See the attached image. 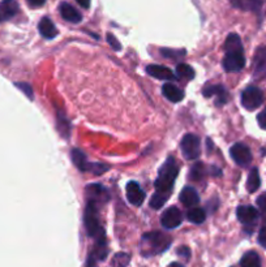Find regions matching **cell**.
<instances>
[{
  "mask_svg": "<svg viewBox=\"0 0 266 267\" xmlns=\"http://www.w3.org/2000/svg\"><path fill=\"white\" fill-rule=\"evenodd\" d=\"M224 55L222 65L226 72H239L245 67V56L244 50H243L242 41L238 34H230L227 36L226 42H224Z\"/></svg>",
  "mask_w": 266,
  "mask_h": 267,
  "instance_id": "1",
  "label": "cell"
},
{
  "mask_svg": "<svg viewBox=\"0 0 266 267\" xmlns=\"http://www.w3.org/2000/svg\"><path fill=\"white\" fill-rule=\"evenodd\" d=\"M171 245V239L162 232H149L141 239V254L145 257L159 254L169 249Z\"/></svg>",
  "mask_w": 266,
  "mask_h": 267,
  "instance_id": "2",
  "label": "cell"
},
{
  "mask_svg": "<svg viewBox=\"0 0 266 267\" xmlns=\"http://www.w3.org/2000/svg\"><path fill=\"white\" fill-rule=\"evenodd\" d=\"M179 167L176 163L175 158L170 157L166 159L162 167H160L159 172H158V177L155 180L154 185L158 192H164V193H171L174 188V182H175L176 177H178Z\"/></svg>",
  "mask_w": 266,
  "mask_h": 267,
  "instance_id": "3",
  "label": "cell"
},
{
  "mask_svg": "<svg viewBox=\"0 0 266 267\" xmlns=\"http://www.w3.org/2000/svg\"><path fill=\"white\" fill-rule=\"evenodd\" d=\"M97 205V202L89 201L88 206L85 209L84 215V223L86 232H88V236L94 237L95 240L101 239V237H105V231H103L99 222V211H98Z\"/></svg>",
  "mask_w": 266,
  "mask_h": 267,
  "instance_id": "4",
  "label": "cell"
},
{
  "mask_svg": "<svg viewBox=\"0 0 266 267\" xmlns=\"http://www.w3.org/2000/svg\"><path fill=\"white\" fill-rule=\"evenodd\" d=\"M263 102V93L257 86H248L242 93V104L244 108L253 111L257 109Z\"/></svg>",
  "mask_w": 266,
  "mask_h": 267,
  "instance_id": "5",
  "label": "cell"
},
{
  "mask_svg": "<svg viewBox=\"0 0 266 267\" xmlns=\"http://www.w3.org/2000/svg\"><path fill=\"white\" fill-rule=\"evenodd\" d=\"M180 149H182L183 157L188 161H194L198 158L200 150H201L198 137L194 134H185L180 142Z\"/></svg>",
  "mask_w": 266,
  "mask_h": 267,
  "instance_id": "6",
  "label": "cell"
},
{
  "mask_svg": "<svg viewBox=\"0 0 266 267\" xmlns=\"http://www.w3.org/2000/svg\"><path fill=\"white\" fill-rule=\"evenodd\" d=\"M230 154H231V158L234 159V162H235L238 166H240V167H247V166L251 164L252 162L251 149H249L247 145H244V143L242 142L235 143V145L230 149Z\"/></svg>",
  "mask_w": 266,
  "mask_h": 267,
  "instance_id": "7",
  "label": "cell"
},
{
  "mask_svg": "<svg viewBox=\"0 0 266 267\" xmlns=\"http://www.w3.org/2000/svg\"><path fill=\"white\" fill-rule=\"evenodd\" d=\"M183 222V214L182 211L175 206H171L166 209L160 216V224L163 225L167 230H174V228L179 227Z\"/></svg>",
  "mask_w": 266,
  "mask_h": 267,
  "instance_id": "8",
  "label": "cell"
},
{
  "mask_svg": "<svg viewBox=\"0 0 266 267\" xmlns=\"http://www.w3.org/2000/svg\"><path fill=\"white\" fill-rule=\"evenodd\" d=\"M253 77L256 80L266 79V46H261L254 52Z\"/></svg>",
  "mask_w": 266,
  "mask_h": 267,
  "instance_id": "9",
  "label": "cell"
},
{
  "mask_svg": "<svg viewBox=\"0 0 266 267\" xmlns=\"http://www.w3.org/2000/svg\"><path fill=\"white\" fill-rule=\"evenodd\" d=\"M236 216H238L239 222H242L243 224H253L258 218V211L253 206L242 205L236 210Z\"/></svg>",
  "mask_w": 266,
  "mask_h": 267,
  "instance_id": "10",
  "label": "cell"
},
{
  "mask_svg": "<svg viewBox=\"0 0 266 267\" xmlns=\"http://www.w3.org/2000/svg\"><path fill=\"white\" fill-rule=\"evenodd\" d=\"M127 198L133 206H141L145 200V192L140 188L136 181H129L127 185Z\"/></svg>",
  "mask_w": 266,
  "mask_h": 267,
  "instance_id": "11",
  "label": "cell"
},
{
  "mask_svg": "<svg viewBox=\"0 0 266 267\" xmlns=\"http://www.w3.org/2000/svg\"><path fill=\"white\" fill-rule=\"evenodd\" d=\"M86 195L89 196V201H94L97 204L109 200V193L101 184H89L86 186Z\"/></svg>",
  "mask_w": 266,
  "mask_h": 267,
  "instance_id": "12",
  "label": "cell"
},
{
  "mask_svg": "<svg viewBox=\"0 0 266 267\" xmlns=\"http://www.w3.org/2000/svg\"><path fill=\"white\" fill-rule=\"evenodd\" d=\"M146 72H148L150 76L154 77V79L163 80V81L175 79V74H174L173 70L170 69V68L163 67V65H157V64L148 65V67H146Z\"/></svg>",
  "mask_w": 266,
  "mask_h": 267,
  "instance_id": "13",
  "label": "cell"
},
{
  "mask_svg": "<svg viewBox=\"0 0 266 267\" xmlns=\"http://www.w3.org/2000/svg\"><path fill=\"white\" fill-rule=\"evenodd\" d=\"M59 11H60L61 17H63L65 21L72 22V24H79V22L82 21L81 13H80L76 8H73L71 4L65 3V2L60 4Z\"/></svg>",
  "mask_w": 266,
  "mask_h": 267,
  "instance_id": "14",
  "label": "cell"
},
{
  "mask_svg": "<svg viewBox=\"0 0 266 267\" xmlns=\"http://www.w3.org/2000/svg\"><path fill=\"white\" fill-rule=\"evenodd\" d=\"M231 6L240 11H248V12H260L262 7V0H230Z\"/></svg>",
  "mask_w": 266,
  "mask_h": 267,
  "instance_id": "15",
  "label": "cell"
},
{
  "mask_svg": "<svg viewBox=\"0 0 266 267\" xmlns=\"http://www.w3.org/2000/svg\"><path fill=\"white\" fill-rule=\"evenodd\" d=\"M204 97H213V95H215L217 97V104L218 106H222V104H224L227 102V97H228V94H227L226 89L223 88L222 85H213V86H208V88L204 89Z\"/></svg>",
  "mask_w": 266,
  "mask_h": 267,
  "instance_id": "16",
  "label": "cell"
},
{
  "mask_svg": "<svg viewBox=\"0 0 266 267\" xmlns=\"http://www.w3.org/2000/svg\"><path fill=\"white\" fill-rule=\"evenodd\" d=\"M179 200L187 207H193L200 202V197L198 195H197L196 189L192 188V186H185V188L180 192Z\"/></svg>",
  "mask_w": 266,
  "mask_h": 267,
  "instance_id": "17",
  "label": "cell"
},
{
  "mask_svg": "<svg viewBox=\"0 0 266 267\" xmlns=\"http://www.w3.org/2000/svg\"><path fill=\"white\" fill-rule=\"evenodd\" d=\"M38 29H40V33L42 34V36H45L47 40H52L58 35V29L54 25V22L50 20V17H43L40 21Z\"/></svg>",
  "mask_w": 266,
  "mask_h": 267,
  "instance_id": "18",
  "label": "cell"
},
{
  "mask_svg": "<svg viewBox=\"0 0 266 267\" xmlns=\"http://www.w3.org/2000/svg\"><path fill=\"white\" fill-rule=\"evenodd\" d=\"M162 93H163V95L167 99L174 102V103H178V102L183 100V98H184V93L178 86L173 85V84H164L162 86Z\"/></svg>",
  "mask_w": 266,
  "mask_h": 267,
  "instance_id": "19",
  "label": "cell"
},
{
  "mask_svg": "<svg viewBox=\"0 0 266 267\" xmlns=\"http://www.w3.org/2000/svg\"><path fill=\"white\" fill-rule=\"evenodd\" d=\"M71 158H72L73 164H75L76 167L79 168L80 171H82V172H86V171H88L89 164L90 163H88L86 155H85L81 150L73 149L72 151H71Z\"/></svg>",
  "mask_w": 266,
  "mask_h": 267,
  "instance_id": "20",
  "label": "cell"
},
{
  "mask_svg": "<svg viewBox=\"0 0 266 267\" xmlns=\"http://www.w3.org/2000/svg\"><path fill=\"white\" fill-rule=\"evenodd\" d=\"M240 266L242 267H261L260 255H258L256 252H253V250L245 253V254L243 255L242 261H240Z\"/></svg>",
  "mask_w": 266,
  "mask_h": 267,
  "instance_id": "21",
  "label": "cell"
},
{
  "mask_svg": "<svg viewBox=\"0 0 266 267\" xmlns=\"http://www.w3.org/2000/svg\"><path fill=\"white\" fill-rule=\"evenodd\" d=\"M0 8L3 11L4 16H6V20L12 18L18 12V4L16 0H3L0 3Z\"/></svg>",
  "mask_w": 266,
  "mask_h": 267,
  "instance_id": "22",
  "label": "cell"
},
{
  "mask_svg": "<svg viewBox=\"0 0 266 267\" xmlns=\"http://www.w3.org/2000/svg\"><path fill=\"white\" fill-rule=\"evenodd\" d=\"M171 193H164V192H155L153 197L150 198V207L154 210H159L160 207L164 206L167 201H169Z\"/></svg>",
  "mask_w": 266,
  "mask_h": 267,
  "instance_id": "23",
  "label": "cell"
},
{
  "mask_svg": "<svg viewBox=\"0 0 266 267\" xmlns=\"http://www.w3.org/2000/svg\"><path fill=\"white\" fill-rule=\"evenodd\" d=\"M261 185V179L260 175H258V170L257 168H253V170L249 172L248 180H247V190L249 193H254L257 190Z\"/></svg>",
  "mask_w": 266,
  "mask_h": 267,
  "instance_id": "24",
  "label": "cell"
},
{
  "mask_svg": "<svg viewBox=\"0 0 266 267\" xmlns=\"http://www.w3.org/2000/svg\"><path fill=\"white\" fill-rule=\"evenodd\" d=\"M187 218L189 222L194 223V224H201V223L205 222L206 219V214L203 209H200V207H193L188 211Z\"/></svg>",
  "mask_w": 266,
  "mask_h": 267,
  "instance_id": "25",
  "label": "cell"
},
{
  "mask_svg": "<svg viewBox=\"0 0 266 267\" xmlns=\"http://www.w3.org/2000/svg\"><path fill=\"white\" fill-rule=\"evenodd\" d=\"M130 261V255L128 253L124 252H119L114 255V258H112L111 266L112 267H127L129 264Z\"/></svg>",
  "mask_w": 266,
  "mask_h": 267,
  "instance_id": "26",
  "label": "cell"
},
{
  "mask_svg": "<svg viewBox=\"0 0 266 267\" xmlns=\"http://www.w3.org/2000/svg\"><path fill=\"white\" fill-rule=\"evenodd\" d=\"M176 73L182 79L185 80H192L194 77L193 68L191 65H188V64H179L178 67H176Z\"/></svg>",
  "mask_w": 266,
  "mask_h": 267,
  "instance_id": "27",
  "label": "cell"
},
{
  "mask_svg": "<svg viewBox=\"0 0 266 267\" xmlns=\"http://www.w3.org/2000/svg\"><path fill=\"white\" fill-rule=\"evenodd\" d=\"M160 54L162 56L167 59H182L187 55L185 50H173V49H160Z\"/></svg>",
  "mask_w": 266,
  "mask_h": 267,
  "instance_id": "28",
  "label": "cell"
},
{
  "mask_svg": "<svg viewBox=\"0 0 266 267\" xmlns=\"http://www.w3.org/2000/svg\"><path fill=\"white\" fill-rule=\"evenodd\" d=\"M204 175H205V167H204V164L197 163L191 168V172H189V179L193 180V181H198V180L203 179Z\"/></svg>",
  "mask_w": 266,
  "mask_h": 267,
  "instance_id": "29",
  "label": "cell"
},
{
  "mask_svg": "<svg viewBox=\"0 0 266 267\" xmlns=\"http://www.w3.org/2000/svg\"><path fill=\"white\" fill-rule=\"evenodd\" d=\"M58 123H59V131H60V133L63 134L64 137H68V133H70V128H71L68 120L64 119L60 113H58Z\"/></svg>",
  "mask_w": 266,
  "mask_h": 267,
  "instance_id": "30",
  "label": "cell"
},
{
  "mask_svg": "<svg viewBox=\"0 0 266 267\" xmlns=\"http://www.w3.org/2000/svg\"><path fill=\"white\" fill-rule=\"evenodd\" d=\"M107 170H109V167L102 163L89 164V168H88L89 172H93V173H95V175H102V173Z\"/></svg>",
  "mask_w": 266,
  "mask_h": 267,
  "instance_id": "31",
  "label": "cell"
},
{
  "mask_svg": "<svg viewBox=\"0 0 266 267\" xmlns=\"http://www.w3.org/2000/svg\"><path fill=\"white\" fill-rule=\"evenodd\" d=\"M16 86H17L18 89H21L27 98L33 99V90H31V88H30V85H29V84H24V82H17V84H16Z\"/></svg>",
  "mask_w": 266,
  "mask_h": 267,
  "instance_id": "32",
  "label": "cell"
},
{
  "mask_svg": "<svg viewBox=\"0 0 266 267\" xmlns=\"http://www.w3.org/2000/svg\"><path fill=\"white\" fill-rule=\"evenodd\" d=\"M107 42H109V45L111 46L112 49L115 50V51H119V50L121 49V45L120 42H119L118 40L115 38V35H112V34H107Z\"/></svg>",
  "mask_w": 266,
  "mask_h": 267,
  "instance_id": "33",
  "label": "cell"
},
{
  "mask_svg": "<svg viewBox=\"0 0 266 267\" xmlns=\"http://www.w3.org/2000/svg\"><path fill=\"white\" fill-rule=\"evenodd\" d=\"M256 202H257L258 209H260L261 211H262V213L266 215V192L265 193H262V195H261L260 197L257 198V201H256Z\"/></svg>",
  "mask_w": 266,
  "mask_h": 267,
  "instance_id": "34",
  "label": "cell"
},
{
  "mask_svg": "<svg viewBox=\"0 0 266 267\" xmlns=\"http://www.w3.org/2000/svg\"><path fill=\"white\" fill-rule=\"evenodd\" d=\"M178 255H180V257L184 259H189V257H191V250H189L188 246H180L178 249Z\"/></svg>",
  "mask_w": 266,
  "mask_h": 267,
  "instance_id": "35",
  "label": "cell"
},
{
  "mask_svg": "<svg viewBox=\"0 0 266 267\" xmlns=\"http://www.w3.org/2000/svg\"><path fill=\"white\" fill-rule=\"evenodd\" d=\"M257 122H258V125L266 131V107L262 109V111H261L260 113H258Z\"/></svg>",
  "mask_w": 266,
  "mask_h": 267,
  "instance_id": "36",
  "label": "cell"
},
{
  "mask_svg": "<svg viewBox=\"0 0 266 267\" xmlns=\"http://www.w3.org/2000/svg\"><path fill=\"white\" fill-rule=\"evenodd\" d=\"M258 243L262 248L266 249V225H263L260 230V234H258Z\"/></svg>",
  "mask_w": 266,
  "mask_h": 267,
  "instance_id": "37",
  "label": "cell"
},
{
  "mask_svg": "<svg viewBox=\"0 0 266 267\" xmlns=\"http://www.w3.org/2000/svg\"><path fill=\"white\" fill-rule=\"evenodd\" d=\"M97 259L94 258L93 255L89 254L88 257V261H86V267H97Z\"/></svg>",
  "mask_w": 266,
  "mask_h": 267,
  "instance_id": "38",
  "label": "cell"
},
{
  "mask_svg": "<svg viewBox=\"0 0 266 267\" xmlns=\"http://www.w3.org/2000/svg\"><path fill=\"white\" fill-rule=\"evenodd\" d=\"M27 3L31 7H42L46 3V0H27Z\"/></svg>",
  "mask_w": 266,
  "mask_h": 267,
  "instance_id": "39",
  "label": "cell"
},
{
  "mask_svg": "<svg viewBox=\"0 0 266 267\" xmlns=\"http://www.w3.org/2000/svg\"><path fill=\"white\" fill-rule=\"evenodd\" d=\"M76 2L85 9H88L89 7H90V0H76Z\"/></svg>",
  "mask_w": 266,
  "mask_h": 267,
  "instance_id": "40",
  "label": "cell"
},
{
  "mask_svg": "<svg viewBox=\"0 0 266 267\" xmlns=\"http://www.w3.org/2000/svg\"><path fill=\"white\" fill-rule=\"evenodd\" d=\"M169 267H184L182 263H178V262H174V263L170 264Z\"/></svg>",
  "mask_w": 266,
  "mask_h": 267,
  "instance_id": "41",
  "label": "cell"
},
{
  "mask_svg": "<svg viewBox=\"0 0 266 267\" xmlns=\"http://www.w3.org/2000/svg\"><path fill=\"white\" fill-rule=\"evenodd\" d=\"M4 20H6V16H4V13H3V11H2V8H0V22L4 21Z\"/></svg>",
  "mask_w": 266,
  "mask_h": 267,
  "instance_id": "42",
  "label": "cell"
}]
</instances>
